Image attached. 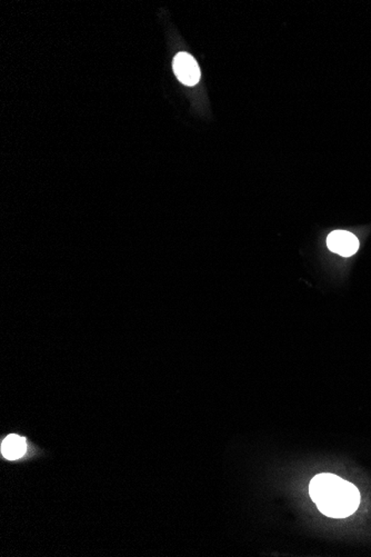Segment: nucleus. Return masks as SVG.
Here are the masks:
<instances>
[{
	"instance_id": "7ed1b4c3",
	"label": "nucleus",
	"mask_w": 371,
	"mask_h": 557,
	"mask_svg": "<svg viewBox=\"0 0 371 557\" xmlns=\"http://www.w3.org/2000/svg\"><path fill=\"white\" fill-rule=\"evenodd\" d=\"M327 246L336 254H339L343 258H350L357 253L359 240L349 231H335L327 237Z\"/></svg>"
},
{
	"instance_id": "20e7f679",
	"label": "nucleus",
	"mask_w": 371,
	"mask_h": 557,
	"mask_svg": "<svg viewBox=\"0 0 371 557\" xmlns=\"http://www.w3.org/2000/svg\"><path fill=\"white\" fill-rule=\"evenodd\" d=\"M27 450L26 441L23 437L12 434L7 436L1 443V454L5 459L9 461L21 459L25 455Z\"/></svg>"
},
{
	"instance_id": "f03ea898",
	"label": "nucleus",
	"mask_w": 371,
	"mask_h": 557,
	"mask_svg": "<svg viewBox=\"0 0 371 557\" xmlns=\"http://www.w3.org/2000/svg\"><path fill=\"white\" fill-rule=\"evenodd\" d=\"M173 72L186 86H195L200 79V70L196 59L188 52H179L173 58Z\"/></svg>"
},
{
	"instance_id": "f257e3e1",
	"label": "nucleus",
	"mask_w": 371,
	"mask_h": 557,
	"mask_svg": "<svg viewBox=\"0 0 371 557\" xmlns=\"http://www.w3.org/2000/svg\"><path fill=\"white\" fill-rule=\"evenodd\" d=\"M309 495L322 514L332 518H346L359 507L358 488L334 474L322 473L311 479Z\"/></svg>"
}]
</instances>
